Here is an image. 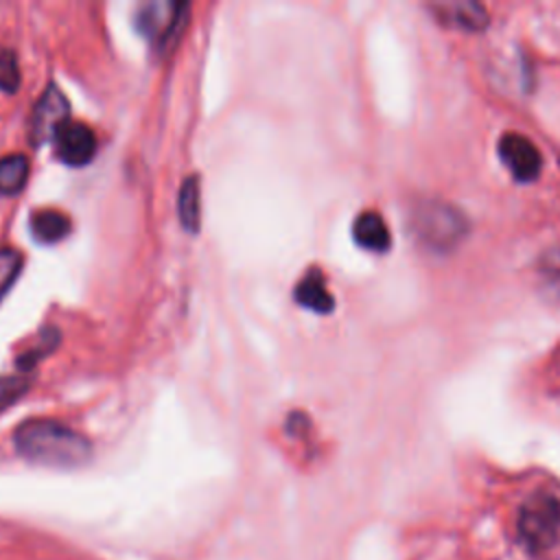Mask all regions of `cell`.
Segmentation results:
<instances>
[{
  "label": "cell",
  "mask_w": 560,
  "mask_h": 560,
  "mask_svg": "<svg viewBox=\"0 0 560 560\" xmlns=\"http://www.w3.org/2000/svg\"><path fill=\"white\" fill-rule=\"evenodd\" d=\"M13 442L24 459L52 468H77L92 457L90 440L57 420H26L15 429Z\"/></svg>",
  "instance_id": "1"
},
{
  "label": "cell",
  "mask_w": 560,
  "mask_h": 560,
  "mask_svg": "<svg viewBox=\"0 0 560 560\" xmlns=\"http://www.w3.org/2000/svg\"><path fill=\"white\" fill-rule=\"evenodd\" d=\"M516 534L532 556H545L560 542V494L551 488L532 490L518 505Z\"/></svg>",
  "instance_id": "2"
},
{
  "label": "cell",
  "mask_w": 560,
  "mask_h": 560,
  "mask_svg": "<svg viewBox=\"0 0 560 560\" xmlns=\"http://www.w3.org/2000/svg\"><path fill=\"white\" fill-rule=\"evenodd\" d=\"M188 18V4L147 2L136 13V28L155 44L160 52L168 50L182 35Z\"/></svg>",
  "instance_id": "3"
},
{
  "label": "cell",
  "mask_w": 560,
  "mask_h": 560,
  "mask_svg": "<svg viewBox=\"0 0 560 560\" xmlns=\"http://www.w3.org/2000/svg\"><path fill=\"white\" fill-rule=\"evenodd\" d=\"M70 105L57 85H48L33 107L28 120V138L33 147L55 140L57 131L68 122Z\"/></svg>",
  "instance_id": "4"
},
{
  "label": "cell",
  "mask_w": 560,
  "mask_h": 560,
  "mask_svg": "<svg viewBox=\"0 0 560 560\" xmlns=\"http://www.w3.org/2000/svg\"><path fill=\"white\" fill-rule=\"evenodd\" d=\"M499 155L518 182H529L540 173V166H542L540 151L523 133H516V131L503 133L499 140Z\"/></svg>",
  "instance_id": "5"
},
{
  "label": "cell",
  "mask_w": 560,
  "mask_h": 560,
  "mask_svg": "<svg viewBox=\"0 0 560 560\" xmlns=\"http://www.w3.org/2000/svg\"><path fill=\"white\" fill-rule=\"evenodd\" d=\"M55 155L68 166H83L96 153V136L85 122L68 120L55 136Z\"/></svg>",
  "instance_id": "6"
},
{
  "label": "cell",
  "mask_w": 560,
  "mask_h": 560,
  "mask_svg": "<svg viewBox=\"0 0 560 560\" xmlns=\"http://www.w3.org/2000/svg\"><path fill=\"white\" fill-rule=\"evenodd\" d=\"M293 295H295L298 304H302L315 313H322V315H326L335 308V300L326 287V278L317 267H311L300 278V282L293 289Z\"/></svg>",
  "instance_id": "7"
},
{
  "label": "cell",
  "mask_w": 560,
  "mask_h": 560,
  "mask_svg": "<svg viewBox=\"0 0 560 560\" xmlns=\"http://www.w3.org/2000/svg\"><path fill=\"white\" fill-rule=\"evenodd\" d=\"M31 234L35 241L44 243V245H52L59 243L61 238H66L72 230L70 217L61 210L55 208H39L31 214Z\"/></svg>",
  "instance_id": "8"
},
{
  "label": "cell",
  "mask_w": 560,
  "mask_h": 560,
  "mask_svg": "<svg viewBox=\"0 0 560 560\" xmlns=\"http://www.w3.org/2000/svg\"><path fill=\"white\" fill-rule=\"evenodd\" d=\"M352 236L363 249H370V252H385L389 249V243H392L387 223L374 210H365L354 219Z\"/></svg>",
  "instance_id": "9"
},
{
  "label": "cell",
  "mask_w": 560,
  "mask_h": 560,
  "mask_svg": "<svg viewBox=\"0 0 560 560\" xmlns=\"http://www.w3.org/2000/svg\"><path fill=\"white\" fill-rule=\"evenodd\" d=\"M199 177L197 175H188L182 186H179V195H177V214H179V223L186 232H197L199 230Z\"/></svg>",
  "instance_id": "10"
},
{
  "label": "cell",
  "mask_w": 560,
  "mask_h": 560,
  "mask_svg": "<svg viewBox=\"0 0 560 560\" xmlns=\"http://www.w3.org/2000/svg\"><path fill=\"white\" fill-rule=\"evenodd\" d=\"M28 179V160L22 153L0 158V195H18Z\"/></svg>",
  "instance_id": "11"
},
{
  "label": "cell",
  "mask_w": 560,
  "mask_h": 560,
  "mask_svg": "<svg viewBox=\"0 0 560 560\" xmlns=\"http://www.w3.org/2000/svg\"><path fill=\"white\" fill-rule=\"evenodd\" d=\"M435 11L440 13L442 20H448L455 26L475 31L481 28L488 22V15L483 11L481 4H472V2H455V4H440L435 7Z\"/></svg>",
  "instance_id": "12"
},
{
  "label": "cell",
  "mask_w": 560,
  "mask_h": 560,
  "mask_svg": "<svg viewBox=\"0 0 560 560\" xmlns=\"http://www.w3.org/2000/svg\"><path fill=\"white\" fill-rule=\"evenodd\" d=\"M457 221L451 210L433 208L427 210L422 217V234L433 243H448L457 234Z\"/></svg>",
  "instance_id": "13"
},
{
  "label": "cell",
  "mask_w": 560,
  "mask_h": 560,
  "mask_svg": "<svg viewBox=\"0 0 560 560\" xmlns=\"http://www.w3.org/2000/svg\"><path fill=\"white\" fill-rule=\"evenodd\" d=\"M59 343V332L57 328H44L39 330L37 339L18 357V368L20 370H31L44 354L52 352Z\"/></svg>",
  "instance_id": "14"
},
{
  "label": "cell",
  "mask_w": 560,
  "mask_h": 560,
  "mask_svg": "<svg viewBox=\"0 0 560 560\" xmlns=\"http://www.w3.org/2000/svg\"><path fill=\"white\" fill-rule=\"evenodd\" d=\"M22 265H24V258L15 247H0V300L20 276Z\"/></svg>",
  "instance_id": "15"
},
{
  "label": "cell",
  "mask_w": 560,
  "mask_h": 560,
  "mask_svg": "<svg viewBox=\"0 0 560 560\" xmlns=\"http://www.w3.org/2000/svg\"><path fill=\"white\" fill-rule=\"evenodd\" d=\"M22 74L18 66V57L9 48H0V90L15 92L20 88Z\"/></svg>",
  "instance_id": "16"
},
{
  "label": "cell",
  "mask_w": 560,
  "mask_h": 560,
  "mask_svg": "<svg viewBox=\"0 0 560 560\" xmlns=\"http://www.w3.org/2000/svg\"><path fill=\"white\" fill-rule=\"evenodd\" d=\"M26 389H28L26 378H22V376H0V411L11 407Z\"/></svg>",
  "instance_id": "17"
}]
</instances>
